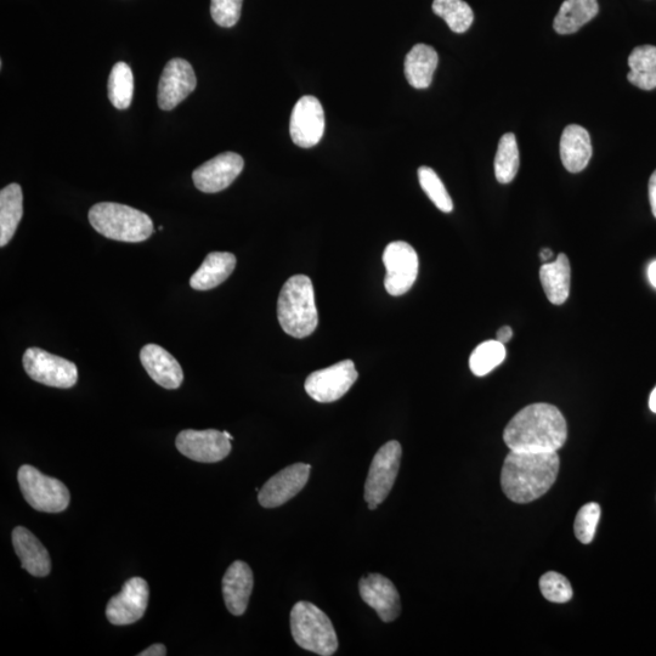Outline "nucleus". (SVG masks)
I'll use <instances>...</instances> for the list:
<instances>
[{"label":"nucleus","instance_id":"nucleus-1","mask_svg":"<svg viewBox=\"0 0 656 656\" xmlns=\"http://www.w3.org/2000/svg\"><path fill=\"white\" fill-rule=\"evenodd\" d=\"M559 456L553 452L513 451L503 462V494L516 503H530L544 496L556 483Z\"/></svg>","mask_w":656,"mask_h":656},{"label":"nucleus","instance_id":"nucleus-2","mask_svg":"<svg viewBox=\"0 0 656 656\" xmlns=\"http://www.w3.org/2000/svg\"><path fill=\"white\" fill-rule=\"evenodd\" d=\"M567 438V421L562 412L550 404L524 407L503 432V440L513 451H558L563 448Z\"/></svg>","mask_w":656,"mask_h":656},{"label":"nucleus","instance_id":"nucleus-3","mask_svg":"<svg viewBox=\"0 0 656 656\" xmlns=\"http://www.w3.org/2000/svg\"><path fill=\"white\" fill-rule=\"evenodd\" d=\"M277 319L282 330L293 338H307L319 325L313 282L305 275L286 281L277 301Z\"/></svg>","mask_w":656,"mask_h":656},{"label":"nucleus","instance_id":"nucleus-4","mask_svg":"<svg viewBox=\"0 0 656 656\" xmlns=\"http://www.w3.org/2000/svg\"><path fill=\"white\" fill-rule=\"evenodd\" d=\"M89 223L107 239L138 243L154 234V223L146 213L121 203L101 202L90 208Z\"/></svg>","mask_w":656,"mask_h":656},{"label":"nucleus","instance_id":"nucleus-5","mask_svg":"<svg viewBox=\"0 0 656 656\" xmlns=\"http://www.w3.org/2000/svg\"><path fill=\"white\" fill-rule=\"evenodd\" d=\"M291 631L299 647L321 656L337 652L338 638L328 616L310 602H298L291 612Z\"/></svg>","mask_w":656,"mask_h":656},{"label":"nucleus","instance_id":"nucleus-6","mask_svg":"<svg viewBox=\"0 0 656 656\" xmlns=\"http://www.w3.org/2000/svg\"><path fill=\"white\" fill-rule=\"evenodd\" d=\"M22 495L32 508L44 513H60L67 510L71 495L59 479L48 477L32 466H22L18 472Z\"/></svg>","mask_w":656,"mask_h":656},{"label":"nucleus","instance_id":"nucleus-7","mask_svg":"<svg viewBox=\"0 0 656 656\" xmlns=\"http://www.w3.org/2000/svg\"><path fill=\"white\" fill-rule=\"evenodd\" d=\"M403 449L399 441H389L373 457L365 483V501L376 510L387 499L397 480Z\"/></svg>","mask_w":656,"mask_h":656},{"label":"nucleus","instance_id":"nucleus-8","mask_svg":"<svg viewBox=\"0 0 656 656\" xmlns=\"http://www.w3.org/2000/svg\"><path fill=\"white\" fill-rule=\"evenodd\" d=\"M25 371L33 381L44 386L69 389L78 381L77 366L41 348H28L22 358Z\"/></svg>","mask_w":656,"mask_h":656},{"label":"nucleus","instance_id":"nucleus-9","mask_svg":"<svg viewBox=\"0 0 656 656\" xmlns=\"http://www.w3.org/2000/svg\"><path fill=\"white\" fill-rule=\"evenodd\" d=\"M387 275L384 287L390 296L399 297L409 292L418 275V256L415 248L404 241L389 243L383 253Z\"/></svg>","mask_w":656,"mask_h":656},{"label":"nucleus","instance_id":"nucleus-10","mask_svg":"<svg viewBox=\"0 0 656 656\" xmlns=\"http://www.w3.org/2000/svg\"><path fill=\"white\" fill-rule=\"evenodd\" d=\"M358 377L359 373L353 361L344 360L327 369L311 373L305 381V392L318 403H333L349 392Z\"/></svg>","mask_w":656,"mask_h":656},{"label":"nucleus","instance_id":"nucleus-11","mask_svg":"<svg viewBox=\"0 0 656 656\" xmlns=\"http://www.w3.org/2000/svg\"><path fill=\"white\" fill-rule=\"evenodd\" d=\"M150 588L143 578L126 581L122 591L110 599L106 607V618L112 625L135 624L145 615L149 605Z\"/></svg>","mask_w":656,"mask_h":656},{"label":"nucleus","instance_id":"nucleus-12","mask_svg":"<svg viewBox=\"0 0 656 656\" xmlns=\"http://www.w3.org/2000/svg\"><path fill=\"white\" fill-rule=\"evenodd\" d=\"M175 445L180 454L201 463L223 461L231 452V440L225 437L224 432L216 429H207V431L186 429L180 432Z\"/></svg>","mask_w":656,"mask_h":656},{"label":"nucleus","instance_id":"nucleus-13","mask_svg":"<svg viewBox=\"0 0 656 656\" xmlns=\"http://www.w3.org/2000/svg\"><path fill=\"white\" fill-rule=\"evenodd\" d=\"M290 133L293 143L310 149L320 143L325 133V112L315 96H303L292 111Z\"/></svg>","mask_w":656,"mask_h":656},{"label":"nucleus","instance_id":"nucleus-14","mask_svg":"<svg viewBox=\"0 0 656 656\" xmlns=\"http://www.w3.org/2000/svg\"><path fill=\"white\" fill-rule=\"evenodd\" d=\"M197 86L195 71L188 61L173 59L164 67L158 84V106L163 111L175 109L194 92Z\"/></svg>","mask_w":656,"mask_h":656},{"label":"nucleus","instance_id":"nucleus-15","mask_svg":"<svg viewBox=\"0 0 656 656\" xmlns=\"http://www.w3.org/2000/svg\"><path fill=\"white\" fill-rule=\"evenodd\" d=\"M245 167V161L235 152H224L203 163L192 173L197 189L205 194H216L229 188Z\"/></svg>","mask_w":656,"mask_h":656},{"label":"nucleus","instance_id":"nucleus-16","mask_svg":"<svg viewBox=\"0 0 656 656\" xmlns=\"http://www.w3.org/2000/svg\"><path fill=\"white\" fill-rule=\"evenodd\" d=\"M311 467L305 463L288 466L271 477L259 490L258 501L264 508L285 505L307 485Z\"/></svg>","mask_w":656,"mask_h":656},{"label":"nucleus","instance_id":"nucleus-17","mask_svg":"<svg viewBox=\"0 0 656 656\" xmlns=\"http://www.w3.org/2000/svg\"><path fill=\"white\" fill-rule=\"evenodd\" d=\"M360 596L384 622L399 618L401 601L397 587L386 576L369 574L359 582Z\"/></svg>","mask_w":656,"mask_h":656},{"label":"nucleus","instance_id":"nucleus-18","mask_svg":"<svg viewBox=\"0 0 656 656\" xmlns=\"http://www.w3.org/2000/svg\"><path fill=\"white\" fill-rule=\"evenodd\" d=\"M140 361L149 376L164 389H178L184 381L182 366L172 354L157 344L141 349Z\"/></svg>","mask_w":656,"mask_h":656},{"label":"nucleus","instance_id":"nucleus-19","mask_svg":"<svg viewBox=\"0 0 656 656\" xmlns=\"http://www.w3.org/2000/svg\"><path fill=\"white\" fill-rule=\"evenodd\" d=\"M253 585V571L245 562H234L226 570L222 590L226 608L231 614L241 616L246 613Z\"/></svg>","mask_w":656,"mask_h":656},{"label":"nucleus","instance_id":"nucleus-20","mask_svg":"<svg viewBox=\"0 0 656 656\" xmlns=\"http://www.w3.org/2000/svg\"><path fill=\"white\" fill-rule=\"evenodd\" d=\"M13 546L21 561L22 569L36 578H45L52 571V559L47 548L30 530L18 527L13 530Z\"/></svg>","mask_w":656,"mask_h":656},{"label":"nucleus","instance_id":"nucleus-21","mask_svg":"<svg viewBox=\"0 0 656 656\" xmlns=\"http://www.w3.org/2000/svg\"><path fill=\"white\" fill-rule=\"evenodd\" d=\"M561 160L570 173H580L590 163L593 151L590 134L578 124H570L561 138Z\"/></svg>","mask_w":656,"mask_h":656},{"label":"nucleus","instance_id":"nucleus-22","mask_svg":"<svg viewBox=\"0 0 656 656\" xmlns=\"http://www.w3.org/2000/svg\"><path fill=\"white\" fill-rule=\"evenodd\" d=\"M235 267L236 257L233 253H209L201 267L191 276L190 286L196 291L213 290L228 280Z\"/></svg>","mask_w":656,"mask_h":656},{"label":"nucleus","instance_id":"nucleus-23","mask_svg":"<svg viewBox=\"0 0 656 656\" xmlns=\"http://www.w3.org/2000/svg\"><path fill=\"white\" fill-rule=\"evenodd\" d=\"M540 280L548 301L554 305L567 302L571 282V268L567 254L561 253L554 262L542 265Z\"/></svg>","mask_w":656,"mask_h":656},{"label":"nucleus","instance_id":"nucleus-24","mask_svg":"<svg viewBox=\"0 0 656 656\" xmlns=\"http://www.w3.org/2000/svg\"><path fill=\"white\" fill-rule=\"evenodd\" d=\"M439 62L438 53L427 44H416L405 59V76L410 86L426 89L431 86Z\"/></svg>","mask_w":656,"mask_h":656},{"label":"nucleus","instance_id":"nucleus-25","mask_svg":"<svg viewBox=\"0 0 656 656\" xmlns=\"http://www.w3.org/2000/svg\"><path fill=\"white\" fill-rule=\"evenodd\" d=\"M598 11V0H565L554 19V30L559 35H573L595 19Z\"/></svg>","mask_w":656,"mask_h":656},{"label":"nucleus","instance_id":"nucleus-26","mask_svg":"<svg viewBox=\"0 0 656 656\" xmlns=\"http://www.w3.org/2000/svg\"><path fill=\"white\" fill-rule=\"evenodd\" d=\"M24 214V196L19 184H10L0 191V246L8 245Z\"/></svg>","mask_w":656,"mask_h":656},{"label":"nucleus","instance_id":"nucleus-27","mask_svg":"<svg viewBox=\"0 0 656 656\" xmlns=\"http://www.w3.org/2000/svg\"><path fill=\"white\" fill-rule=\"evenodd\" d=\"M631 71L627 75L629 82L642 90L656 88V47L641 45L633 49L629 56Z\"/></svg>","mask_w":656,"mask_h":656},{"label":"nucleus","instance_id":"nucleus-28","mask_svg":"<svg viewBox=\"0 0 656 656\" xmlns=\"http://www.w3.org/2000/svg\"><path fill=\"white\" fill-rule=\"evenodd\" d=\"M519 149L516 135L507 133L500 139L495 157V175L497 182L510 184L519 171Z\"/></svg>","mask_w":656,"mask_h":656},{"label":"nucleus","instance_id":"nucleus-29","mask_svg":"<svg viewBox=\"0 0 656 656\" xmlns=\"http://www.w3.org/2000/svg\"><path fill=\"white\" fill-rule=\"evenodd\" d=\"M134 77L126 62H117L110 73L109 99L118 110H127L132 104Z\"/></svg>","mask_w":656,"mask_h":656},{"label":"nucleus","instance_id":"nucleus-30","mask_svg":"<svg viewBox=\"0 0 656 656\" xmlns=\"http://www.w3.org/2000/svg\"><path fill=\"white\" fill-rule=\"evenodd\" d=\"M432 8L452 32L465 33L473 24V10L463 0H434Z\"/></svg>","mask_w":656,"mask_h":656},{"label":"nucleus","instance_id":"nucleus-31","mask_svg":"<svg viewBox=\"0 0 656 656\" xmlns=\"http://www.w3.org/2000/svg\"><path fill=\"white\" fill-rule=\"evenodd\" d=\"M505 344L497 341H488L474 349L469 359V367L475 376L484 377L501 365L506 359Z\"/></svg>","mask_w":656,"mask_h":656},{"label":"nucleus","instance_id":"nucleus-32","mask_svg":"<svg viewBox=\"0 0 656 656\" xmlns=\"http://www.w3.org/2000/svg\"><path fill=\"white\" fill-rule=\"evenodd\" d=\"M418 179H420L423 191L426 192L429 199L441 212H452L454 202H452L451 196L443 182H441L439 175L432 168L421 167L418 169Z\"/></svg>","mask_w":656,"mask_h":656},{"label":"nucleus","instance_id":"nucleus-33","mask_svg":"<svg viewBox=\"0 0 656 656\" xmlns=\"http://www.w3.org/2000/svg\"><path fill=\"white\" fill-rule=\"evenodd\" d=\"M540 590L542 596L552 603H567L574 595L569 580L556 571L541 576Z\"/></svg>","mask_w":656,"mask_h":656},{"label":"nucleus","instance_id":"nucleus-34","mask_svg":"<svg viewBox=\"0 0 656 656\" xmlns=\"http://www.w3.org/2000/svg\"><path fill=\"white\" fill-rule=\"evenodd\" d=\"M599 518H601V507L597 503H587L580 508L575 519L574 531L581 544H591L595 539Z\"/></svg>","mask_w":656,"mask_h":656},{"label":"nucleus","instance_id":"nucleus-35","mask_svg":"<svg viewBox=\"0 0 656 656\" xmlns=\"http://www.w3.org/2000/svg\"><path fill=\"white\" fill-rule=\"evenodd\" d=\"M243 0H211V14L220 27H234L241 18Z\"/></svg>","mask_w":656,"mask_h":656},{"label":"nucleus","instance_id":"nucleus-36","mask_svg":"<svg viewBox=\"0 0 656 656\" xmlns=\"http://www.w3.org/2000/svg\"><path fill=\"white\" fill-rule=\"evenodd\" d=\"M139 656H164L167 655V648L161 643L152 644L151 647L143 650Z\"/></svg>","mask_w":656,"mask_h":656},{"label":"nucleus","instance_id":"nucleus-37","mask_svg":"<svg viewBox=\"0 0 656 656\" xmlns=\"http://www.w3.org/2000/svg\"><path fill=\"white\" fill-rule=\"evenodd\" d=\"M649 201L654 217L656 218V171L649 180Z\"/></svg>","mask_w":656,"mask_h":656},{"label":"nucleus","instance_id":"nucleus-38","mask_svg":"<svg viewBox=\"0 0 656 656\" xmlns=\"http://www.w3.org/2000/svg\"><path fill=\"white\" fill-rule=\"evenodd\" d=\"M513 337V330L510 326H505L500 328L499 332H497V341L506 344L511 341Z\"/></svg>","mask_w":656,"mask_h":656},{"label":"nucleus","instance_id":"nucleus-39","mask_svg":"<svg viewBox=\"0 0 656 656\" xmlns=\"http://www.w3.org/2000/svg\"><path fill=\"white\" fill-rule=\"evenodd\" d=\"M648 277H649L650 284H652L653 287L656 288V260L655 262L649 265Z\"/></svg>","mask_w":656,"mask_h":656},{"label":"nucleus","instance_id":"nucleus-40","mask_svg":"<svg viewBox=\"0 0 656 656\" xmlns=\"http://www.w3.org/2000/svg\"><path fill=\"white\" fill-rule=\"evenodd\" d=\"M553 257V252L550 250V248H545V250H542L540 252V258L542 262H548V260H551Z\"/></svg>","mask_w":656,"mask_h":656},{"label":"nucleus","instance_id":"nucleus-41","mask_svg":"<svg viewBox=\"0 0 656 656\" xmlns=\"http://www.w3.org/2000/svg\"><path fill=\"white\" fill-rule=\"evenodd\" d=\"M649 407H650V410H652L654 412V414H656V387L653 390L652 394H650Z\"/></svg>","mask_w":656,"mask_h":656},{"label":"nucleus","instance_id":"nucleus-42","mask_svg":"<svg viewBox=\"0 0 656 656\" xmlns=\"http://www.w3.org/2000/svg\"><path fill=\"white\" fill-rule=\"evenodd\" d=\"M224 434H225V437L228 438L229 440H234L233 435H231L230 433L224 432Z\"/></svg>","mask_w":656,"mask_h":656}]
</instances>
